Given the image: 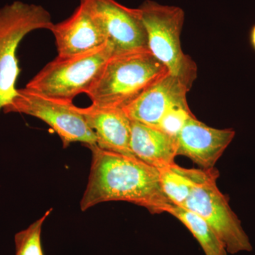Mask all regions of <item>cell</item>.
I'll return each instance as SVG.
<instances>
[{"label":"cell","mask_w":255,"mask_h":255,"mask_svg":"<svg viewBox=\"0 0 255 255\" xmlns=\"http://www.w3.org/2000/svg\"><path fill=\"white\" fill-rule=\"evenodd\" d=\"M194 117L189 105L177 106L171 109L159 122L158 128L171 136L177 138L178 134L185 125L188 119Z\"/></svg>","instance_id":"e0dca14e"},{"label":"cell","mask_w":255,"mask_h":255,"mask_svg":"<svg viewBox=\"0 0 255 255\" xmlns=\"http://www.w3.org/2000/svg\"><path fill=\"white\" fill-rule=\"evenodd\" d=\"M190 231L206 255H228L226 247L209 223L199 215L185 208L172 205L167 210Z\"/></svg>","instance_id":"5bb4252c"},{"label":"cell","mask_w":255,"mask_h":255,"mask_svg":"<svg viewBox=\"0 0 255 255\" xmlns=\"http://www.w3.org/2000/svg\"><path fill=\"white\" fill-rule=\"evenodd\" d=\"M161 187L169 201L174 206L185 204L196 184L192 169H185L177 164L158 169Z\"/></svg>","instance_id":"9a60e30c"},{"label":"cell","mask_w":255,"mask_h":255,"mask_svg":"<svg viewBox=\"0 0 255 255\" xmlns=\"http://www.w3.org/2000/svg\"><path fill=\"white\" fill-rule=\"evenodd\" d=\"M130 148L137 159L157 169L175 164L177 138L158 128L131 120Z\"/></svg>","instance_id":"4fadbf2b"},{"label":"cell","mask_w":255,"mask_h":255,"mask_svg":"<svg viewBox=\"0 0 255 255\" xmlns=\"http://www.w3.org/2000/svg\"><path fill=\"white\" fill-rule=\"evenodd\" d=\"M52 211L53 209L48 210L27 228L15 235V255H44L41 245L42 228Z\"/></svg>","instance_id":"2e32d148"},{"label":"cell","mask_w":255,"mask_h":255,"mask_svg":"<svg viewBox=\"0 0 255 255\" xmlns=\"http://www.w3.org/2000/svg\"><path fill=\"white\" fill-rule=\"evenodd\" d=\"M235 135L233 129L214 128L191 117L178 134L177 155L185 156L204 169L214 168Z\"/></svg>","instance_id":"9c48e42d"},{"label":"cell","mask_w":255,"mask_h":255,"mask_svg":"<svg viewBox=\"0 0 255 255\" xmlns=\"http://www.w3.org/2000/svg\"><path fill=\"white\" fill-rule=\"evenodd\" d=\"M49 31L54 36L58 56L87 53L108 41L103 28L81 2L66 19L53 23Z\"/></svg>","instance_id":"8fae6325"},{"label":"cell","mask_w":255,"mask_h":255,"mask_svg":"<svg viewBox=\"0 0 255 255\" xmlns=\"http://www.w3.org/2000/svg\"><path fill=\"white\" fill-rule=\"evenodd\" d=\"M53 24L51 14L40 4L14 1L0 8V113L17 93L19 43L31 32L50 30Z\"/></svg>","instance_id":"277c9868"},{"label":"cell","mask_w":255,"mask_h":255,"mask_svg":"<svg viewBox=\"0 0 255 255\" xmlns=\"http://www.w3.org/2000/svg\"><path fill=\"white\" fill-rule=\"evenodd\" d=\"M168 74L148 49L114 52L86 95L97 107L124 109Z\"/></svg>","instance_id":"7a4b0ae2"},{"label":"cell","mask_w":255,"mask_h":255,"mask_svg":"<svg viewBox=\"0 0 255 255\" xmlns=\"http://www.w3.org/2000/svg\"><path fill=\"white\" fill-rule=\"evenodd\" d=\"M189 90L179 78L169 73L123 110L130 120L157 128L171 109L188 105L187 96Z\"/></svg>","instance_id":"30bf717a"},{"label":"cell","mask_w":255,"mask_h":255,"mask_svg":"<svg viewBox=\"0 0 255 255\" xmlns=\"http://www.w3.org/2000/svg\"><path fill=\"white\" fill-rule=\"evenodd\" d=\"M250 41L253 49L255 51V24L252 28L251 33H250Z\"/></svg>","instance_id":"ac0fdd59"},{"label":"cell","mask_w":255,"mask_h":255,"mask_svg":"<svg viewBox=\"0 0 255 255\" xmlns=\"http://www.w3.org/2000/svg\"><path fill=\"white\" fill-rule=\"evenodd\" d=\"M114 53L107 41L97 49L81 54L57 56L26 84V88L51 97L73 101L86 94Z\"/></svg>","instance_id":"5b68a950"},{"label":"cell","mask_w":255,"mask_h":255,"mask_svg":"<svg viewBox=\"0 0 255 255\" xmlns=\"http://www.w3.org/2000/svg\"><path fill=\"white\" fill-rule=\"evenodd\" d=\"M78 109L93 130L97 145L101 149L135 157L130 148L131 120L123 109L103 108L93 105Z\"/></svg>","instance_id":"7c38bea8"},{"label":"cell","mask_w":255,"mask_h":255,"mask_svg":"<svg viewBox=\"0 0 255 255\" xmlns=\"http://www.w3.org/2000/svg\"><path fill=\"white\" fill-rule=\"evenodd\" d=\"M103 28L114 52L148 49L139 10L116 0H80Z\"/></svg>","instance_id":"ba28073f"},{"label":"cell","mask_w":255,"mask_h":255,"mask_svg":"<svg viewBox=\"0 0 255 255\" xmlns=\"http://www.w3.org/2000/svg\"><path fill=\"white\" fill-rule=\"evenodd\" d=\"M219 173L215 168L206 169V174L191 190L183 208H185L209 223L229 254L253 250L241 222L233 212L229 199L219 190L216 181Z\"/></svg>","instance_id":"52a82bcc"},{"label":"cell","mask_w":255,"mask_h":255,"mask_svg":"<svg viewBox=\"0 0 255 255\" xmlns=\"http://www.w3.org/2000/svg\"><path fill=\"white\" fill-rule=\"evenodd\" d=\"M86 147L91 150L92 162L80 201L82 211L109 201H127L153 214L166 213L173 205L161 187L158 169L136 157L102 150L97 144Z\"/></svg>","instance_id":"6da1fadb"},{"label":"cell","mask_w":255,"mask_h":255,"mask_svg":"<svg viewBox=\"0 0 255 255\" xmlns=\"http://www.w3.org/2000/svg\"><path fill=\"white\" fill-rule=\"evenodd\" d=\"M5 114L18 113L43 121L60 137L64 148L73 142L95 145L93 130L73 101L43 95L26 88L18 89L12 102L3 109Z\"/></svg>","instance_id":"8992f818"},{"label":"cell","mask_w":255,"mask_h":255,"mask_svg":"<svg viewBox=\"0 0 255 255\" xmlns=\"http://www.w3.org/2000/svg\"><path fill=\"white\" fill-rule=\"evenodd\" d=\"M151 53L189 89L197 77V66L183 52L181 33L184 22L182 8L146 0L138 8Z\"/></svg>","instance_id":"3957f363"}]
</instances>
